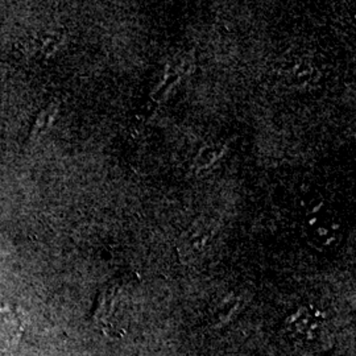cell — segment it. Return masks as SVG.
<instances>
[{"instance_id": "cell-1", "label": "cell", "mask_w": 356, "mask_h": 356, "mask_svg": "<svg viewBox=\"0 0 356 356\" xmlns=\"http://www.w3.org/2000/svg\"><path fill=\"white\" fill-rule=\"evenodd\" d=\"M284 329L288 338L302 348H319L327 343L330 330L325 317L310 307H300L289 314Z\"/></svg>"}]
</instances>
